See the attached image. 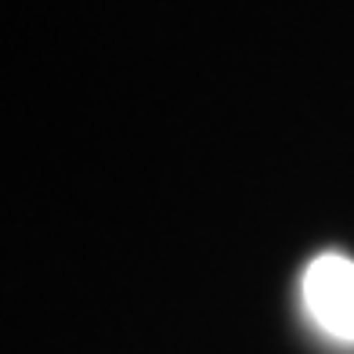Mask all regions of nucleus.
Wrapping results in <instances>:
<instances>
[{
	"mask_svg": "<svg viewBox=\"0 0 354 354\" xmlns=\"http://www.w3.org/2000/svg\"><path fill=\"white\" fill-rule=\"evenodd\" d=\"M304 308L333 340L354 344V261L344 253H318L300 279Z\"/></svg>",
	"mask_w": 354,
	"mask_h": 354,
	"instance_id": "f257e3e1",
	"label": "nucleus"
}]
</instances>
